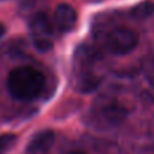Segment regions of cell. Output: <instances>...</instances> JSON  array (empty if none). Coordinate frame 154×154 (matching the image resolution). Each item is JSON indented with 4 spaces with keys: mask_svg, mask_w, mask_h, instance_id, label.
Segmentation results:
<instances>
[{
    "mask_svg": "<svg viewBox=\"0 0 154 154\" xmlns=\"http://www.w3.org/2000/svg\"><path fill=\"white\" fill-rule=\"evenodd\" d=\"M29 27L32 43L38 50L46 51L53 48L54 26L51 19L45 12H35L30 18Z\"/></svg>",
    "mask_w": 154,
    "mask_h": 154,
    "instance_id": "cell-2",
    "label": "cell"
},
{
    "mask_svg": "<svg viewBox=\"0 0 154 154\" xmlns=\"http://www.w3.org/2000/svg\"><path fill=\"white\" fill-rule=\"evenodd\" d=\"M54 143V133L51 130H45L35 134L27 146V152L31 154L45 153L53 146Z\"/></svg>",
    "mask_w": 154,
    "mask_h": 154,
    "instance_id": "cell-5",
    "label": "cell"
},
{
    "mask_svg": "<svg viewBox=\"0 0 154 154\" xmlns=\"http://www.w3.org/2000/svg\"><path fill=\"white\" fill-rule=\"evenodd\" d=\"M46 85V79L41 70L32 66H19L10 72L7 79V89L12 97L30 101L39 97Z\"/></svg>",
    "mask_w": 154,
    "mask_h": 154,
    "instance_id": "cell-1",
    "label": "cell"
},
{
    "mask_svg": "<svg viewBox=\"0 0 154 154\" xmlns=\"http://www.w3.org/2000/svg\"><path fill=\"white\" fill-rule=\"evenodd\" d=\"M77 11L73 5L68 4V3H62L58 4L54 11L53 16V23L61 32H70L77 24Z\"/></svg>",
    "mask_w": 154,
    "mask_h": 154,
    "instance_id": "cell-4",
    "label": "cell"
},
{
    "mask_svg": "<svg viewBox=\"0 0 154 154\" xmlns=\"http://www.w3.org/2000/svg\"><path fill=\"white\" fill-rule=\"evenodd\" d=\"M153 14H154V3L149 2V0L139 3L138 5H135L131 10V15L135 19H138V20H143V19L150 18Z\"/></svg>",
    "mask_w": 154,
    "mask_h": 154,
    "instance_id": "cell-6",
    "label": "cell"
},
{
    "mask_svg": "<svg viewBox=\"0 0 154 154\" xmlns=\"http://www.w3.org/2000/svg\"><path fill=\"white\" fill-rule=\"evenodd\" d=\"M68 154H85V153H82V152H69Z\"/></svg>",
    "mask_w": 154,
    "mask_h": 154,
    "instance_id": "cell-9",
    "label": "cell"
},
{
    "mask_svg": "<svg viewBox=\"0 0 154 154\" xmlns=\"http://www.w3.org/2000/svg\"><path fill=\"white\" fill-rule=\"evenodd\" d=\"M4 34H5V26L0 23V38H2Z\"/></svg>",
    "mask_w": 154,
    "mask_h": 154,
    "instance_id": "cell-8",
    "label": "cell"
},
{
    "mask_svg": "<svg viewBox=\"0 0 154 154\" xmlns=\"http://www.w3.org/2000/svg\"><path fill=\"white\" fill-rule=\"evenodd\" d=\"M0 2H8V0H0Z\"/></svg>",
    "mask_w": 154,
    "mask_h": 154,
    "instance_id": "cell-10",
    "label": "cell"
},
{
    "mask_svg": "<svg viewBox=\"0 0 154 154\" xmlns=\"http://www.w3.org/2000/svg\"><path fill=\"white\" fill-rule=\"evenodd\" d=\"M15 142H16L15 134H3V135H0V154H5L15 145Z\"/></svg>",
    "mask_w": 154,
    "mask_h": 154,
    "instance_id": "cell-7",
    "label": "cell"
},
{
    "mask_svg": "<svg viewBox=\"0 0 154 154\" xmlns=\"http://www.w3.org/2000/svg\"><path fill=\"white\" fill-rule=\"evenodd\" d=\"M139 37L133 29L118 27L107 35L106 46L112 54L125 56L128 54L138 46Z\"/></svg>",
    "mask_w": 154,
    "mask_h": 154,
    "instance_id": "cell-3",
    "label": "cell"
}]
</instances>
